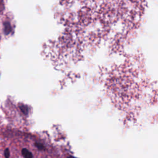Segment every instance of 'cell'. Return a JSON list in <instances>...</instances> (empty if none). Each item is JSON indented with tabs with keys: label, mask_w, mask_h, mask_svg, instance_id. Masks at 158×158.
I'll list each match as a JSON object with an SVG mask.
<instances>
[{
	"label": "cell",
	"mask_w": 158,
	"mask_h": 158,
	"mask_svg": "<svg viewBox=\"0 0 158 158\" xmlns=\"http://www.w3.org/2000/svg\"><path fill=\"white\" fill-rule=\"evenodd\" d=\"M34 145L35 146L38 148V150L40 151H44V150H45V146H44L42 143L36 142L34 143Z\"/></svg>",
	"instance_id": "obj_4"
},
{
	"label": "cell",
	"mask_w": 158,
	"mask_h": 158,
	"mask_svg": "<svg viewBox=\"0 0 158 158\" xmlns=\"http://www.w3.org/2000/svg\"><path fill=\"white\" fill-rule=\"evenodd\" d=\"M22 155L24 158H33L32 152L28 151L27 148H23L22 150Z\"/></svg>",
	"instance_id": "obj_1"
},
{
	"label": "cell",
	"mask_w": 158,
	"mask_h": 158,
	"mask_svg": "<svg viewBox=\"0 0 158 158\" xmlns=\"http://www.w3.org/2000/svg\"><path fill=\"white\" fill-rule=\"evenodd\" d=\"M4 156H5V158H9L10 151H9V148H6V149L4 150Z\"/></svg>",
	"instance_id": "obj_5"
},
{
	"label": "cell",
	"mask_w": 158,
	"mask_h": 158,
	"mask_svg": "<svg viewBox=\"0 0 158 158\" xmlns=\"http://www.w3.org/2000/svg\"><path fill=\"white\" fill-rule=\"evenodd\" d=\"M19 108L21 111H22V112L24 114V115H28V108L27 106L24 105H19Z\"/></svg>",
	"instance_id": "obj_2"
},
{
	"label": "cell",
	"mask_w": 158,
	"mask_h": 158,
	"mask_svg": "<svg viewBox=\"0 0 158 158\" xmlns=\"http://www.w3.org/2000/svg\"><path fill=\"white\" fill-rule=\"evenodd\" d=\"M11 31V25L9 22H6L4 24V32L6 35H8Z\"/></svg>",
	"instance_id": "obj_3"
}]
</instances>
